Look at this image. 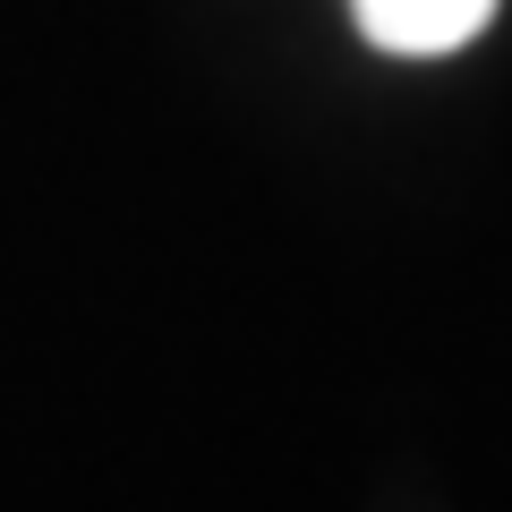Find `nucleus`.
<instances>
[{
  "instance_id": "obj_1",
  "label": "nucleus",
  "mask_w": 512,
  "mask_h": 512,
  "mask_svg": "<svg viewBox=\"0 0 512 512\" xmlns=\"http://www.w3.org/2000/svg\"><path fill=\"white\" fill-rule=\"evenodd\" d=\"M367 26L376 52H402V60H436V52H461L478 26L495 18V0H350Z\"/></svg>"
}]
</instances>
